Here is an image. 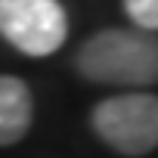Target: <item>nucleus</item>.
<instances>
[{
	"instance_id": "nucleus-1",
	"label": "nucleus",
	"mask_w": 158,
	"mask_h": 158,
	"mask_svg": "<svg viewBox=\"0 0 158 158\" xmlns=\"http://www.w3.org/2000/svg\"><path fill=\"white\" fill-rule=\"evenodd\" d=\"M77 71L93 84L143 90L158 77V47L149 31L102 28L77 50Z\"/></svg>"
},
{
	"instance_id": "nucleus-2",
	"label": "nucleus",
	"mask_w": 158,
	"mask_h": 158,
	"mask_svg": "<svg viewBox=\"0 0 158 158\" xmlns=\"http://www.w3.org/2000/svg\"><path fill=\"white\" fill-rule=\"evenodd\" d=\"M90 127L118 155H149L158 143V99L146 90L109 96L90 112Z\"/></svg>"
},
{
	"instance_id": "nucleus-3",
	"label": "nucleus",
	"mask_w": 158,
	"mask_h": 158,
	"mask_svg": "<svg viewBox=\"0 0 158 158\" xmlns=\"http://www.w3.org/2000/svg\"><path fill=\"white\" fill-rule=\"evenodd\" d=\"M0 37L22 56H53L68 37V13L59 0H0Z\"/></svg>"
},
{
	"instance_id": "nucleus-4",
	"label": "nucleus",
	"mask_w": 158,
	"mask_h": 158,
	"mask_svg": "<svg viewBox=\"0 0 158 158\" xmlns=\"http://www.w3.org/2000/svg\"><path fill=\"white\" fill-rule=\"evenodd\" d=\"M31 115L34 102L28 84L16 74H0V146L19 143L31 127Z\"/></svg>"
},
{
	"instance_id": "nucleus-5",
	"label": "nucleus",
	"mask_w": 158,
	"mask_h": 158,
	"mask_svg": "<svg viewBox=\"0 0 158 158\" xmlns=\"http://www.w3.org/2000/svg\"><path fill=\"white\" fill-rule=\"evenodd\" d=\"M124 13L139 31H155L158 28V0H124Z\"/></svg>"
}]
</instances>
